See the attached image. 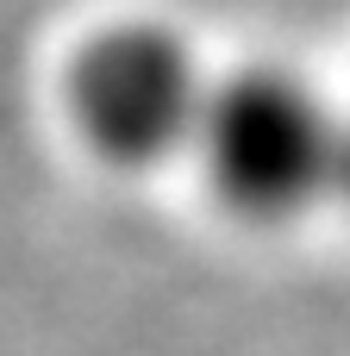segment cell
<instances>
[{"instance_id":"7a4b0ae2","label":"cell","mask_w":350,"mask_h":356,"mask_svg":"<svg viewBox=\"0 0 350 356\" xmlns=\"http://www.w3.org/2000/svg\"><path fill=\"white\" fill-rule=\"evenodd\" d=\"M56 100L75 144L94 163L119 175H144L194 150L213 100V75L200 69L194 44L175 25L113 19L69 50Z\"/></svg>"},{"instance_id":"6da1fadb","label":"cell","mask_w":350,"mask_h":356,"mask_svg":"<svg viewBox=\"0 0 350 356\" xmlns=\"http://www.w3.org/2000/svg\"><path fill=\"white\" fill-rule=\"evenodd\" d=\"M344 144L350 131L294 69L250 63L213 81L194 156L232 219L288 225L344 181Z\"/></svg>"}]
</instances>
